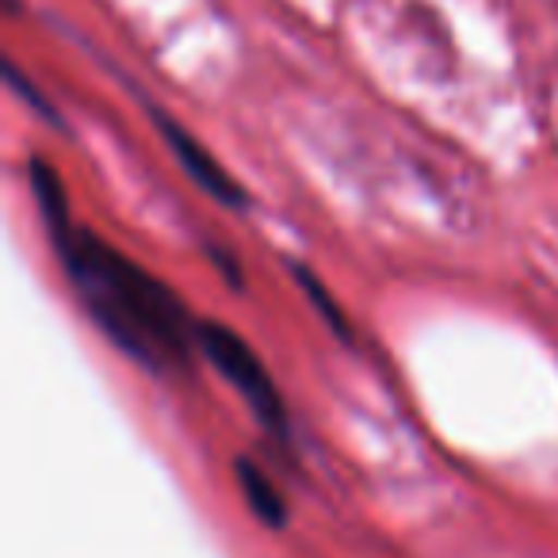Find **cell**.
I'll use <instances>...</instances> for the list:
<instances>
[{
    "label": "cell",
    "instance_id": "cell-1",
    "mask_svg": "<svg viewBox=\"0 0 558 558\" xmlns=\"http://www.w3.org/2000/svg\"><path fill=\"white\" fill-rule=\"evenodd\" d=\"M58 256L77 283L88 314L134 360L149 367H180L187 364L192 349H199V326L187 322L184 303L119 248L85 230H73L58 241Z\"/></svg>",
    "mask_w": 558,
    "mask_h": 558
},
{
    "label": "cell",
    "instance_id": "cell-2",
    "mask_svg": "<svg viewBox=\"0 0 558 558\" xmlns=\"http://www.w3.org/2000/svg\"><path fill=\"white\" fill-rule=\"evenodd\" d=\"M199 349L215 360V367L233 383V390L253 405V413L260 417L264 428H271V433H279V436L288 433V410H283V398H279L276 383L268 379V372H264V364L256 360V352L248 349L238 333H230L226 326L203 322Z\"/></svg>",
    "mask_w": 558,
    "mask_h": 558
},
{
    "label": "cell",
    "instance_id": "cell-3",
    "mask_svg": "<svg viewBox=\"0 0 558 558\" xmlns=\"http://www.w3.org/2000/svg\"><path fill=\"white\" fill-rule=\"evenodd\" d=\"M157 126H161L165 142L172 146V154L180 157V165H184L187 172H192V180L203 187L207 195H215L218 203H226V207H245V195H241V187L233 184L230 177H226V169L215 161V157L207 154V149L199 146V142L192 138V134L184 131V126H177L169 116H161V111H154Z\"/></svg>",
    "mask_w": 558,
    "mask_h": 558
},
{
    "label": "cell",
    "instance_id": "cell-4",
    "mask_svg": "<svg viewBox=\"0 0 558 558\" xmlns=\"http://www.w3.org/2000/svg\"><path fill=\"white\" fill-rule=\"evenodd\" d=\"M233 471H238V486H241V494H245L248 509H253L264 524L268 527L288 524V505H283V494H279L276 482H271L268 474L253 463V459H238Z\"/></svg>",
    "mask_w": 558,
    "mask_h": 558
},
{
    "label": "cell",
    "instance_id": "cell-5",
    "mask_svg": "<svg viewBox=\"0 0 558 558\" xmlns=\"http://www.w3.org/2000/svg\"><path fill=\"white\" fill-rule=\"evenodd\" d=\"M295 276H299V283H303L306 295H311L314 311H318L322 318H326V326H329V329H337L341 337H352V333H349V322H344V314H341V306H337L333 299L326 295V288H322L318 279H314L311 271H303V268H295Z\"/></svg>",
    "mask_w": 558,
    "mask_h": 558
}]
</instances>
